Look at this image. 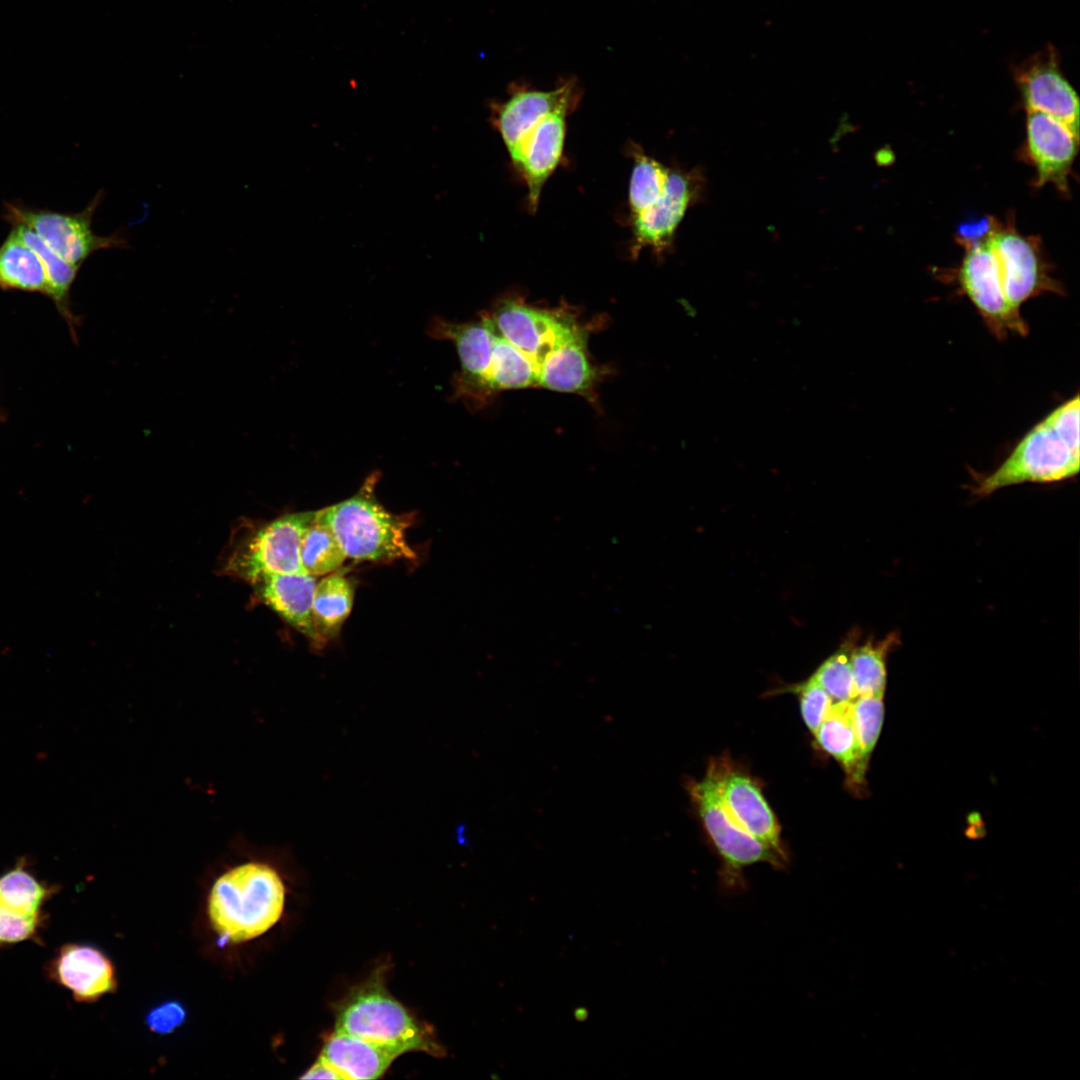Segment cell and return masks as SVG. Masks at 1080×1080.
Instances as JSON below:
<instances>
[{"mask_svg": "<svg viewBox=\"0 0 1080 1080\" xmlns=\"http://www.w3.org/2000/svg\"><path fill=\"white\" fill-rule=\"evenodd\" d=\"M580 96L575 79L561 80L551 90L512 84L507 98L491 105V121L526 185L531 212L537 210L543 186L562 158L567 117Z\"/></svg>", "mask_w": 1080, "mask_h": 1080, "instance_id": "cell-1", "label": "cell"}, {"mask_svg": "<svg viewBox=\"0 0 1080 1080\" xmlns=\"http://www.w3.org/2000/svg\"><path fill=\"white\" fill-rule=\"evenodd\" d=\"M632 160L628 189L631 254L649 248L661 255L671 247L675 231L688 208L701 196L704 177L696 169L666 167L635 143L628 144Z\"/></svg>", "mask_w": 1080, "mask_h": 1080, "instance_id": "cell-2", "label": "cell"}, {"mask_svg": "<svg viewBox=\"0 0 1080 1080\" xmlns=\"http://www.w3.org/2000/svg\"><path fill=\"white\" fill-rule=\"evenodd\" d=\"M1079 410L1078 393L1051 410L992 473L975 477L973 494L988 496L1011 485L1051 483L1076 476L1080 468Z\"/></svg>", "mask_w": 1080, "mask_h": 1080, "instance_id": "cell-3", "label": "cell"}, {"mask_svg": "<svg viewBox=\"0 0 1080 1080\" xmlns=\"http://www.w3.org/2000/svg\"><path fill=\"white\" fill-rule=\"evenodd\" d=\"M285 885L274 865L250 860L236 864L214 881L207 913L225 941L243 943L271 929L281 918Z\"/></svg>", "mask_w": 1080, "mask_h": 1080, "instance_id": "cell-4", "label": "cell"}, {"mask_svg": "<svg viewBox=\"0 0 1080 1080\" xmlns=\"http://www.w3.org/2000/svg\"><path fill=\"white\" fill-rule=\"evenodd\" d=\"M380 472L367 476L359 490L348 499L315 511L316 517L332 530L347 558L391 562L417 558L406 540L412 520L387 510L375 490Z\"/></svg>", "mask_w": 1080, "mask_h": 1080, "instance_id": "cell-5", "label": "cell"}, {"mask_svg": "<svg viewBox=\"0 0 1080 1080\" xmlns=\"http://www.w3.org/2000/svg\"><path fill=\"white\" fill-rule=\"evenodd\" d=\"M385 976V967H379L347 994L337 1005L335 1030L392 1047L402 1054L420 1051L444 1056L445 1050L432 1028L389 993Z\"/></svg>", "mask_w": 1080, "mask_h": 1080, "instance_id": "cell-6", "label": "cell"}, {"mask_svg": "<svg viewBox=\"0 0 1080 1080\" xmlns=\"http://www.w3.org/2000/svg\"><path fill=\"white\" fill-rule=\"evenodd\" d=\"M314 511L288 513L268 522H248L231 537L221 570L254 584L271 574L306 573L300 544Z\"/></svg>", "mask_w": 1080, "mask_h": 1080, "instance_id": "cell-7", "label": "cell"}, {"mask_svg": "<svg viewBox=\"0 0 1080 1080\" xmlns=\"http://www.w3.org/2000/svg\"><path fill=\"white\" fill-rule=\"evenodd\" d=\"M687 790L722 859L720 888L726 894L746 889L743 869L758 862L783 868L787 859L736 826L723 807L717 787L707 773L701 781H688Z\"/></svg>", "mask_w": 1080, "mask_h": 1080, "instance_id": "cell-8", "label": "cell"}, {"mask_svg": "<svg viewBox=\"0 0 1080 1080\" xmlns=\"http://www.w3.org/2000/svg\"><path fill=\"white\" fill-rule=\"evenodd\" d=\"M104 198L99 191L80 212L67 213L37 208L20 200L3 203L2 219L8 224L33 230L53 251L73 266L82 264L95 252L126 248L127 238L119 231L108 236L94 233L92 219Z\"/></svg>", "mask_w": 1080, "mask_h": 1080, "instance_id": "cell-9", "label": "cell"}, {"mask_svg": "<svg viewBox=\"0 0 1080 1080\" xmlns=\"http://www.w3.org/2000/svg\"><path fill=\"white\" fill-rule=\"evenodd\" d=\"M964 249L965 254L957 271L959 293L969 299L986 328L998 341L1010 335L1025 337L1029 326L1021 312L1015 310L1006 298L990 236Z\"/></svg>", "mask_w": 1080, "mask_h": 1080, "instance_id": "cell-10", "label": "cell"}, {"mask_svg": "<svg viewBox=\"0 0 1080 1080\" xmlns=\"http://www.w3.org/2000/svg\"><path fill=\"white\" fill-rule=\"evenodd\" d=\"M990 241L1006 298L1015 310L1020 311L1022 304L1046 293L1065 295L1063 284L1052 276L1038 237L1021 234L1009 221H997Z\"/></svg>", "mask_w": 1080, "mask_h": 1080, "instance_id": "cell-11", "label": "cell"}, {"mask_svg": "<svg viewBox=\"0 0 1080 1080\" xmlns=\"http://www.w3.org/2000/svg\"><path fill=\"white\" fill-rule=\"evenodd\" d=\"M485 313L498 334L538 367L550 351L581 329L567 311L534 307L520 297L501 298Z\"/></svg>", "mask_w": 1080, "mask_h": 1080, "instance_id": "cell-12", "label": "cell"}, {"mask_svg": "<svg viewBox=\"0 0 1080 1080\" xmlns=\"http://www.w3.org/2000/svg\"><path fill=\"white\" fill-rule=\"evenodd\" d=\"M428 334L452 342L460 360V371L453 377L454 397L477 403L487 399V381L492 363L495 328L486 313L481 319L464 323L434 317Z\"/></svg>", "mask_w": 1080, "mask_h": 1080, "instance_id": "cell-13", "label": "cell"}, {"mask_svg": "<svg viewBox=\"0 0 1080 1080\" xmlns=\"http://www.w3.org/2000/svg\"><path fill=\"white\" fill-rule=\"evenodd\" d=\"M707 773L713 779L730 820L743 831L787 859L777 820L759 786L728 759H714Z\"/></svg>", "mask_w": 1080, "mask_h": 1080, "instance_id": "cell-14", "label": "cell"}, {"mask_svg": "<svg viewBox=\"0 0 1080 1080\" xmlns=\"http://www.w3.org/2000/svg\"><path fill=\"white\" fill-rule=\"evenodd\" d=\"M1079 148V135L1061 121L1027 111L1024 153L1035 168L1033 185L1052 184L1068 194V179Z\"/></svg>", "mask_w": 1080, "mask_h": 1080, "instance_id": "cell-15", "label": "cell"}, {"mask_svg": "<svg viewBox=\"0 0 1080 1080\" xmlns=\"http://www.w3.org/2000/svg\"><path fill=\"white\" fill-rule=\"evenodd\" d=\"M1016 82L1027 111L1045 113L1079 135L1078 95L1059 70L1054 54L1035 57L1017 72Z\"/></svg>", "mask_w": 1080, "mask_h": 1080, "instance_id": "cell-16", "label": "cell"}, {"mask_svg": "<svg viewBox=\"0 0 1080 1080\" xmlns=\"http://www.w3.org/2000/svg\"><path fill=\"white\" fill-rule=\"evenodd\" d=\"M49 976L72 993L77 1002L91 1003L117 990L112 961L90 945H63L49 965Z\"/></svg>", "mask_w": 1080, "mask_h": 1080, "instance_id": "cell-17", "label": "cell"}, {"mask_svg": "<svg viewBox=\"0 0 1080 1080\" xmlns=\"http://www.w3.org/2000/svg\"><path fill=\"white\" fill-rule=\"evenodd\" d=\"M316 577L307 573L271 574L253 585L259 600L276 612L316 648L325 645L313 620Z\"/></svg>", "mask_w": 1080, "mask_h": 1080, "instance_id": "cell-18", "label": "cell"}, {"mask_svg": "<svg viewBox=\"0 0 1080 1080\" xmlns=\"http://www.w3.org/2000/svg\"><path fill=\"white\" fill-rule=\"evenodd\" d=\"M401 1055L392 1047L335 1030L325 1040L319 1056L343 1079L367 1080L380 1078Z\"/></svg>", "mask_w": 1080, "mask_h": 1080, "instance_id": "cell-19", "label": "cell"}, {"mask_svg": "<svg viewBox=\"0 0 1080 1080\" xmlns=\"http://www.w3.org/2000/svg\"><path fill=\"white\" fill-rule=\"evenodd\" d=\"M595 371L586 351V334L579 329L540 362L537 385L556 392H589Z\"/></svg>", "mask_w": 1080, "mask_h": 1080, "instance_id": "cell-20", "label": "cell"}, {"mask_svg": "<svg viewBox=\"0 0 1080 1080\" xmlns=\"http://www.w3.org/2000/svg\"><path fill=\"white\" fill-rule=\"evenodd\" d=\"M814 735L818 744L842 765L850 783L862 784L867 766L860 757L852 701L833 703Z\"/></svg>", "mask_w": 1080, "mask_h": 1080, "instance_id": "cell-21", "label": "cell"}, {"mask_svg": "<svg viewBox=\"0 0 1080 1080\" xmlns=\"http://www.w3.org/2000/svg\"><path fill=\"white\" fill-rule=\"evenodd\" d=\"M356 583L346 570L338 569L316 583L313 597V620L325 644L334 639L349 616Z\"/></svg>", "mask_w": 1080, "mask_h": 1080, "instance_id": "cell-22", "label": "cell"}, {"mask_svg": "<svg viewBox=\"0 0 1080 1080\" xmlns=\"http://www.w3.org/2000/svg\"><path fill=\"white\" fill-rule=\"evenodd\" d=\"M0 288L36 292L51 298L41 259L12 228L0 244Z\"/></svg>", "mask_w": 1080, "mask_h": 1080, "instance_id": "cell-23", "label": "cell"}, {"mask_svg": "<svg viewBox=\"0 0 1080 1080\" xmlns=\"http://www.w3.org/2000/svg\"><path fill=\"white\" fill-rule=\"evenodd\" d=\"M494 326V325H493ZM495 328V327H494ZM538 365L495 329L487 394L537 385Z\"/></svg>", "mask_w": 1080, "mask_h": 1080, "instance_id": "cell-24", "label": "cell"}, {"mask_svg": "<svg viewBox=\"0 0 1080 1080\" xmlns=\"http://www.w3.org/2000/svg\"><path fill=\"white\" fill-rule=\"evenodd\" d=\"M900 642L899 634L892 632L884 639L867 640L853 645L850 653L855 696L883 694L886 684V658Z\"/></svg>", "mask_w": 1080, "mask_h": 1080, "instance_id": "cell-25", "label": "cell"}, {"mask_svg": "<svg viewBox=\"0 0 1080 1080\" xmlns=\"http://www.w3.org/2000/svg\"><path fill=\"white\" fill-rule=\"evenodd\" d=\"M11 228L41 259L51 287V299L67 321L72 324L73 316L69 308V296L80 268L65 261L30 228L19 224L12 225Z\"/></svg>", "mask_w": 1080, "mask_h": 1080, "instance_id": "cell-26", "label": "cell"}, {"mask_svg": "<svg viewBox=\"0 0 1080 1080\" xmlns=\"http://www.w3.org/2000/svg\"><path fill=\"white\" fill-rule=\"evenodd\" d=\"M300 558L304 571L315 577L342 568L347 558L332 530L316 517L315 511L301 539Z\"/></svg>", "mask_w": 1080, "mask_h": 1080, "instance_id": "cell-27", "label": "cell"}, {"mask_svg": "<svg viewBox=\"0 0 1080 1080\" xmlns=\"http://www.w3.org/2000/svg\"><path fill=\"white\" fill-rule=\"evenodd\" d=\"M56 891V886L35 877L25 858L0 875V901L28 913L42 914L43 905Z\"/></svg>", "mask_w": 1080, "mask_h": 1080, "instance_id": "cell-28", "label": "cell"}, {"mask_svg": "<svg viewBox=\"0 0 1080 1080\" xmlns=\"http://www.w3.org/2000/svg\"><path fill=\"white\" fill-rule=\"evenodd\" d=\"M856 640L849 638L812 675L833 703L853 701L856 698L850 660L851 649Z\"/></svg>", "mask_w": 1080, "mask_h": 1080, "instance_id": "cell-29", "label": "cell"}, {"mask_svg": "<svg viewBox=\"0 0 1080 1080\" xmlns=\"http://www.w3.org/2000/svg\"><path fill=\"white\" fill-rule=\"evenodd\" d=\"M852 714L860 757L867 766L883 722V694L856 697L852 701Z\"/></svg>", "mask_w": 1080, "mask_h": 1080, "instance_id": "cell-30", "label": "cell"}, {"mask_svg": "<svg viewBox=\"0 0 1080 1080\" xmlns=\"http://www.w3.org/2000/svg\"><path fill=\"white\" fill-rule=\"evenodd\" d=\"M42 914L28 913L0 901V946L37 936L43 922Z\"/></svg>", "mask_w": 1080, "mask_h": 1080, "instance_id": "cell-31", "label": "cell"}, {"mask_svg": "<svg viewBox=\"0 0 1080 1080\" xmlns=\"http://www.w3.org/2000/svg\"><path fill=\"white\" fill-rule=\"evenodd\" d=\"M796 691L800 696L803 719L809 730L814 734L827 717L833 701L812 676L807 681L799 684Z\"/></svg>", "mask_w": 1080, "mask_h": 1080, "instance_id": "cell-32", "label": "cell"}, {"mask_svg": "<svg viewBox=\"0 0 1080 1080\" xmlns=\"http://www.w3.org/2000/svg\"><path fill=\"white\" fill-rule=\"evenodd\" d=\"M185 1006L178 1000H167L153 1007L146 1015L148 1028L157 1034H169L186 1020Z\"/></svg>", "mask_w": 1080, "mask_h": 1080, "instance_id": "cell-33", "label": "cell"}, {"mask_svg": "<svg viewBox=\"0 0 1080 1080\" xmlns=\"http://www.w3.org/2000/svg\"><path fill=\"white\" fill-rule=\"evenodd\" d=\"M300 1078L343 1080L342 1076L321 1056Z\"/></svg>", "mask_w": 1080, "mask_h": 1080, "instance_id": "cell-34", "label": "cell"}, {"mask_svg": "<svg viewBox=\"0 0 1080 1080\" xmlns=\"http://www.w3.org/2000/svg\"><path fill=\"white\" fill-rule=\"evenodd\" d=\"M586 1016H587V1014H586L585 1010H583V1009H577L575 1011V1017L577 1019H579V1020H584L586 1018Z\"/></svg>", "mask_w": 1080, "mask_h": 1080, "instance_id": "cell-35", "label": "cell"}]
</instances>
